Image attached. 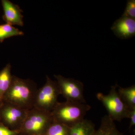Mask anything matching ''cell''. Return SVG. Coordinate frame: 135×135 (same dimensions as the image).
Masks as SVG:
<instances>
[{"mask_svg":"<svg viewBox=\"0 0 135 135\" xmlns=\"http://www.w3.org/2000/svg\"><path fill=\"white\" fill-rule=\"evenodd\" d=\"M38 90L36 83L32 80L12 75L11 83L4 95L3 102L29 110L34 107Z\"/></svg>","mask_w":135,"mask_h":135,"instance_id":"1","label":"cell"},{"mask_svg":"<svg viewBox=\"0 0 135 135\" xmlns=\"http://www.w3.org/2000/svg\"><path fill=\"white\" fill-rule=\"evenodd\" d=\"M91 106L80 102H58L51 111L54 120L71 128L83 120Z\"/></svg>","mask_w":135,"mask_h":135,"instance_id":"2","label":"cell"},{"mask_svg":"<svg viewBox=\"0 0 135 135\" xmlns=\"http://www.w3.org/2000/svg\"><path fill=\"white\" fill-rule=\"evenodd\" d=\"M53 121L51 112L33 107L29 110L24 123L20 130L23 135H44Z\"/></svg>","mask_w":135,"mask_h":135,"instance_id":"3","label":"cell"},{"mask_svg":"<svg viewBox=\"0 0 135 135\" xmlns=\"http://www.w3.org/2000/svg\"><path fill=\"white\" fill-rule=\"evenodd\" d=\"M118 86H112L108 95L98 93L96 96L106 108L109 117L114 121L120 122L124 118H129L130 110L121 99L117 91Z\"/></svg>","mask_w":135,"mask_h":135,"instance_id":"4","label":"cell"},{"mask_svg":"<svg viewBox=\"0 0 135 135\" xmlns=\"http://www.w3.org/2000/svg\"><path fill=\"white\" fill-rule=\"evenodd\" d=\"M60 95L61 92L56 81L53 80L47 75L46 83L36 92L33 107L51 112L58 102Z\"/></svg>","mask_w":135,"mask_h":135,"instance_id":"5","label":"cell"},{"mask_svg":"<svg viewBox=\"0 0 135 135\" xmlns=\"http://www.w3.org/2000/svg\"><path fill=\"white\" fill-rule=\"evenodd\" d=\"M28 111L3 102L0 106V122L10 129L19 132L24 123Z\"/></svg>","mask_w":135,"mask_h":135,"instance_id":"6","label":"cell"},{"mask_svg":"<svg viewBox=\"0 0 135 135\" xmlns=\"http://www.w3.org/2000/svg\"><path fill=\"white\" fill-rule=\"evenodd\" d=\"M54 76L58 83L61 95L66 101L86 103L82 82L72 78H65L60 75Z\"/></svg>","mask_w":135,"mask_h":135,"instance_id":"7","label":"cell"},{"mask_svg":"<svg viewBox=\"0 0 135 135\" xmlns=\"http://www.w3.org/2000/svg\"><path fill=\"white\" fill-rule=\"evenodd\" d=\"M1 3L4 12L3 19L6 23L11 26L16 25L23 26L24 25L23 11L19 6L8 0H2Z\"/></svg>","mask_w":135,"mask_h":135,"instance_id":"8","label":"cell"},{"mask_svg":"<svg viewBox=\"0 0 135 135\" xmlns=\"http://www.w3.org/2000/svg\"><path fill=\"white\" fill-rule=\"evenodd\" d=\"M111 29L119 38L133 37L135 35V20L122 16L114 23Z\"/></svg>","mask_w":135,"mask_h":135,"instance_id":"9","label":"cell"},{"mask_svg":"<svg viewBox=\"0 0 135 135\" xmlns=\"http://www.w3.org/2000/svg\"><path fill=\"white\" fill-rule=\"evenodd\" d=\"M12 75L11 66L10 63L0 71V106L3 103L4 95L11 83Z\"/></svg>","mask_w":135,"mask_h":135,"instance_id":"10","label":"cell"},{"mask_svg":"<svg viewBox=\"0 0 135 135\" xmlns=\"http://www.w3.org/2000/svg\"><path fill=\"white\" fill-rule=\"evenodd\" d=\"M94 135H122L117 129L115 123L108 115L102 118L99 128Z\"/></svg>","mask_w":135,"mask_h":135,"instance_id":"11","label":"cell"},{"mask_svg":"<svg viewBox=\"0 0 135 135\" xmlns=\"http://www.w3.org/2000/svg\"><path fill=\"white\" fill-rule=\"evenodd\" d=\"M95 131V124L84 119L71 128L70 135H94Z\"/></svg>","mask_w":135,"mask_h":135,"instance_id":"12","label":"cell"},{"mask_svg":"<svg viewBox=\"0 0 135 135\" xmlns=\"http://www.w3.org/2000/svg\"><path fill=\"white\" fill-rule=\"evenodd\" d=\"M117 91L121 99L130 110L135 109V86L122 88L118 85Z\"/></svg>","mask_w":135,"mask_h":135,"instance_id":"13","label":"cell"},{"mask_svg":"<svg viewBox=\"0 0 135 135\" xmlns=\"http://www.w3.org/2000/svg\"><path fill=\"white\" fill-rule=\"evenodd\" d=\"M71 128L54 120L44 135H70Z\"/></svg>","mask_w":135,"mask_h":135,"instance_id":"14","label":"cell"},{"mask_svg":"<svg viewBox=\"0 0 135 135\" xmlns=\"http://www.w3.org/2000/svg\"><path fill=\"white\" fill-rule=\"evenodd\" d=\"M24 33L22 31L6 23L0 25V42L12 36H22Z\"/></svg>","mask_w":135,"mask_h":135,"instance_id":"15","label":"cell"},{"mask_svg":"<svg viewBox=\"0 0 135 135\" xmlns=\"http://www.w3.org/2000/svg\"><path fill=\"white\" fill-rule=\"evenodd\" d=\"M122 16L135 20V0L128 1L126 9Z\"/></svg>","mask_w":135,"mask_h":135,"instance_id":"16","label":"cell"},{"mask_svg":"<svg viewBox=\"0 0 135 135\" xmlns=\"http://www.w3.org/2000/svg\"><path fill=\"white\" fill-rule=\"evenodd\" d=\"M19 134L18 131L11 130L0 122V135H18Z\"/></svg>","mask_w":135,"mask_h":135,"instance_id":"17","label":"cell"},{"mask_svg":"<svg viewBox=\"0 0 135 135\" xmlns=\"http://www.w3.org/2000/svg\"><path fill=\"white\" fill-rule=\"evenodd\" d=\"M129 118L130 119L129 129H130L133 126L135 125V109L130 111Z\"/></svg>","mask_w":135,"mask_h":135,"instance_id":"18","label":"cell"},{"mask_svg":"<svg viewBox=\"0 0 135 135\" xmlns=\"http://www.w3.org/2000/svg\"><path fill=\"white\" fill-rule=\"evenodd\" d=\"M18 135H23L21 134H18Z\"/></svg>","mask_w":135,"mask_h":135,"instance_id":"19","label":"cell"}]
</instances>
